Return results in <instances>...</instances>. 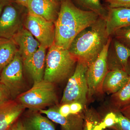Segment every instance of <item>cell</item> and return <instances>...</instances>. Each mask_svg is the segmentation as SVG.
I'll use <instances>...</instances> for the list:
<instances>
[{
    "label": "cell",
    "instance_id": "6da1fadb",
    "mask_svg": "<svg viewBox=\"0 0 130 130\" xmlns=\"http://www.w3.org/2000/svg\"><path fill=\"white\" fill-rule=\"evenodd\" d=\"M99 18L94 12L79 8L72 0H62L58 18L54 23V44L68 49L77 35L92 25Z\"/></svg>",
    "mask_w": 130,
    "mask_h": 130
},
{
    "label": "cell",
    "instance_id": "7a4b0ae2",
    "mask_svg": "<svg viewBox=\"0 0 130 130\" xmlns=\"http://www.w3.org/2000/svg\"><path fill=\"white\" fill-rule=\"evenodd\" d=\"M111 37L107 33L105 20L100 17L77 35L68 50L78 61L88 67L96 59Z\"/></svg>",
    "mask_w": 130,
    "mask_h": 130
},
{
    "label": "cell",
    "instance_id": "3957f363",
    "mask_svg": "<svg viewBox=\"0 0 130 130\" xmlns=\"http://www.w3.org/2000/svg\"><path fill=\"white\" fill-rule=\"evenodd\" d=\"M77 61L68 49L54 44L49 48L46 56L43 79L55 84L69 79L74 72Z\"/></svg>",
    "mask_w": 130,
    "mask_h": 130
},
{
    "label": "cell",
    "instance_id": "277c9868",
    "mask_svg": "<svg viewBox=\"0 0 130 130\" xmlns=\"http://www.w3.org/2000/svg\"><path fill=\"white\" fill-rule=\"evenodd\" d=\"M15 100L25 108L36 111L58 105V103L55 84L44 79L34 83L31 88L21 93Z\"/></svg>",
    "mask_w": 130,
    "mask_h": 130
},
{
    "label": "cell",
    "instance_id": "5b68a950",
    "mask_svg": "<svg viewBox=\"0 0 130 130\" xmlns=\"http://www.w3.org/2000/svg\"><path fill=\"white\" fill-rule=\"evenodd\" d=\"M88 67L85 64L78 61L74 73L68 80L61 101V105L78 102L86 107L88 101V89L86 77Z\"/></svg>",
    "mask_w": 130,
    "mask_h": 130
},
{
    "label": "cell",
    "instance_id": "8992f818",
    "mask_svg": "<svg viewBox=\"0 0 130 130\" xmlns=\"http://www.w3.org/2000/svg\"><path fill=\"white\" fill-rule=\"evenodd\" d=\"M112 38L111 36L96 59L87 68L86 77L88 89V101L96 95L103 93L102 84L108 72L107 55Z\"/></svg>",
    "mask_w": 130,
    "mask_h": 130
},
{
    "label": "cell",
    "instance_id": "52a82bcc",
    "mask_svg": "<svg viewBox=\"0 0 130 130\" xmlns=\"http://www.w3.org/2000/svg\"><path fill=\"white\" fill-rule=\"evenodd\" d=\"M23 67V60L18 51L13 60L1 73L0 82L7 88L14 100L24 92L25 88Z\"/></svg>",
    "mask_w": 130,
    "mask_h": 130
},
{
    "label": "cell",
    "instance_id": "ba28073f",
    "mask_svg": "<svg viewBox=\"0 0 130 130\" xmlns=\"http://www.w3.org/2000/svg\"><path fill=\"white\" fill-rule=\"evenodd\" d=\"M26 29L40 42L47 48L54 44L55 27L54 22L28 13L24 23Z\"/></svg>",
    "mask_w": 130,
    "mask_h": 130
},
{
    "label": "cell",
    "instance_id": "9c48e42d",
    "mask_svg": "<svg viewBox=\"0 0 130 130\" xmlns=\"http://www.w3.org/2000/svg\"><path fill=\"white\" fill-rule=\"evenodd\" d=\"M15 2L6 6L0 16V40H11L22 28L20 12Z\"/></svg>",
    "mask_w": 130,
    "mask_h": 130
},
{
    "label": "cell",
    "instance_id": "30bf717a",
    "mask_svg": "<svg viewBox=\"0 0 130 130\" xmlns=\"http://www.w3.org/2000/svg\"><path fill=\"white\" fill-rule=\"evenodd\" d=\"M130 58V49L112 37L107 55L108 71L121 70L128 73Z\"/></svg>",
    "mask_w": 130,
    "mask_h": 130
},
{
    "label": "cell",
    "instance_id": "8fae6325",
    "mask_svg": "<svg viewBox=\"0 0 130 130\" xmlns=\"http://www.w3.org/2000/svg\"><path fill=\"white\" fill-rule=\"evenodd\" d=\"M58 105L48 109L39 110L41 114L46 115L51 121L59 124L62 130H83L84 121V111L78 114H71L68 117L61 116L58 111Z\"/></svg>",
    "mask_w": 130,
    "mask_h": 130
},
{
    "label": "cell",
    "instance_id": "7c38bea8",
    "mask_svg": "<svg viewBox=\"0 0 130 130\" xmlns=\"http://www.w3.org/2000/svg\"><path fill=\"white\" fill-rule=\"evenodd\" d=\"M46 49L41 45L36 53L23 60L24 67L34 83L40 82L43 79Z\"/></svg>",
    "mask_w": 130,
    "mask_h": 130
},
{
    "label": "cell",
    "instance_id": "4fadbf2b",
    "mask_svg": "<svg viewBox=\"0 0 130 130\" xmlns=\"http://www.w3.org/2000/svg\"><path fill=\"white\" fill-rule=\"evenodd\" d=\"M60 2L56 0H28V13L55 23L58 18Z\"/></svg>",
    "mask_w": 130,
    "mask_h": 130
},
{
    "label": "cell",
    "instance_id": "5bb4252c",
    "mask_svg": "<svg viewBox=\"0 0 130 130\" xmlns=\"http://www.w3.org/2000/svg\"><path fill=\"white\" fill-rule=\"evenodd\" d=\"M105 19L106 29L109 36L117 30L130 26V8L118 7L107 8Z\"/></svg>",
    "mask_w": 130,
    "mask_h": 130
},
{
    "label": "cell",
    "instance_id": "9a60e30c",
    "mask_svg": "<svg viewBox=\"0 0 130 130\" xmlns=\"http://www.w3.org/2000/svg\"><path fill=\"white\" fill-rule=\"evenodd\" d=\"M12 40L18 47L22 60L31 56L40 47V43L26 28H22Z\"/></svg>",
    "mask_w": 130,
    "mask_h": 130
},
{
    "label": "cell",
    "instance_id": "2e32d148",
    "mask_svg": "<svg viewBox=\"0 0 130 130\" xmlns=\"http://www.w3.org/2000/svg\"><path fill=\"white\" fill-rule=\"evenodd\" d=\"M25 108L13 100L0 106V130H8L19 118Z\"/></svg>",
    "mask_w": 130,
    "mask_h": 130
},
{
    "label": "cell",
    "instance_id": "e0dca14e",
    "mask_svg": "<svg viewBox=\"0 0 130 130\" xmlns=\"http://www.w3.org/2000/svg\"><path fill=\"white\" fill-rule=\"evenodd\" d=\"M129 76L123 70L108 71L103 83V92L108 95L116 93L125 84Z\"/></svg>",
    "mask_w": 130,
    "mask_h": 130
},
{
    "label": "cell",
    "instance_id": "ac0fdd59",
    "mask_svg": "<svg viewBox=\"0 0 130 130\" xmlns=\"http://www.w3.org/2000/svg\"><path fill=\"white\" fill-rule=\"evenodd\" d=\"M21 120L25 130H56L51 120L43 116L38 111L29 112Z\"/></svg>",
    "mask_w": 130,
    "mask_h": 130
},
{
    "label": "cell",
    "instance_id": "d6986e66",
    "mask_svg": "<svg viewBox=\"0 0 130 130\" xmlns=\"http://www.w3.org/2000/svg\"><path fill=\"white\" fill-rule=\"evenodd\" d=\"M130 105V76L125 84L111 94L109 101L111 111H119Z\"/></svg>",
    "mask_w": 130,
    "mask_h": 130
},
{
    "label": "cell",
    "instance_id": "ffe728a7",
    "mask_svg": "<svg viewBox=\"0 0 130 130\" xmlns=\"http://www.w3.org/2000/svg\"><path fill=\"white\" fill-rule=\"evenodd\" d=\"M18 50L12 40H0V73L13 59Z\"/></svg>",
    "mask_w": 130,
    "mask_h": 130
},
{
    "label": "cell",
    "instance_id": "44dd1931",
    "mask_svg": "<svg viewBox=\"0 0 130 130\" xmlns=\"http://www.w3.org/2000/svg\"><path fill=\"white\" fill-rule=\"evenodd\" d=\"M79 8L90 11L97 14L100 18L106 19L107 9L102 4L101 0H73Z\"/></svg>",
    "mask_w": 130,
    "mask_h": 130
},
{
    "label": "cell",
    "instance_id": "7402d4cb",
    "mask_svg": "<svg viewBox=\"0 0 130 130\" xmlns=\"http://www.w3.org/2000/svg\"><path fill=\"white\" fill-rule=\"evenodd\" d=\"M102 120L98 113L93 108L85 109L83 130H101L99 125Z\"/></svg>",
    "mask_w": 130,
    "mask_h": 130
},
{
    "label": "cell",
    "instance_id": "603a6c76",
    "mask_svg": "<svg viewBox=\"0 0 130 130\" xmlns=\"http://www.w3.org/2000/svg\"><path fill=\"white\" fill-rule=\"evenodd\" d=\"M113 38L130 49V26L117 30L113 35Z\"/></svg>",
    "mask_w": 130,
    "mask_h": 130
},
{
    "label": "cell",
    "instance_id": "cb8c5ba5",
    "mask_svg": "<svg viewBox=\"0 0 130 130\" xmlns=\"http://www.w3.org/2000/svg\"><path fill=\"white\" fill-rule=\"evenodd\" d=\"M117 117L116 124L109 129L113 130H130V120L119 111H114Z\"/></svg>",
    "mask_w": 130,
    "mask_h": 130
},
{
    "label": "cell",
    "instance_id": "d4e9b609",
    "mask_svg": "<svg viewBox=\"0 0 130 130\" xmlns=\"http://www.w3.org/2000/svg\"><path fill=\"white\" fill-rule=\"evenodd\" d=\"M117 121V117L114 111H111L106 115L104 118L102 120L99 125L101 130L109 129L114 125Z\"/></svg>",
    "mask_w": 130,
    "mask_h": 130
},
{
    "label": "cell",
    "instance_id": "484cf974",
    "mask_svg": "<svg viewBox=\"0 0 130 130\" xmlns=\"http://www.w3.org/2000/svg\"><path fill=\"white\" fill-rule=\"evenodd\" d=\"M13 100L9 90L0 82V106Z\"/></svg>",
    "mask_w": 130,
    "mask_h": 130
},
{
    "label": "cell",
    "instance_id": "4316f807",
    "mask_svg": "<svg viewBox=\"0 0 130 130\" xmlns=\"http://www.w3.org/2000/svg\"><path fill=\"white\" fill-rule=\"evenodd\" d=\"M110 8L123 7L130 8V0H104Z\"/></svg>",
    "mask_w": 130,
    "mask_h": 130
},
{
    "label": "cell",
    "instance_id": "83f0119b",
    "mask_svg": "<svg viewBox=\"0 0 130 130\" xmlns=\"http://www.w3.org/2000/svg\"><path fill=\"white\" fill-rule=\"evenodd\" d=\"M70 104V111L71 114H78L83 112L85 110V106L81 103L74 102Z\"/></svg>",
    "mask_w": 130,
    "mask_h": 130
},
{
    "label": "cell",
    "instance_id": "f1b7e54d",
    "mask_svg": "<svg viewBox=\"0 0 130 130\" xmlns=\"http://www.w3.org/2000/svg\"><path fill=\"white\" fill-rule=\"evenodd\" d=\"M58 110L61 115L64 117H68L71 114L70 104L69 103H65L61 105L58 107Z\"/></svg>",
    "mask_w": 130,
    "mask_h": 130
},
{
    "label": "cell",
    "instance_id": "f546056e",
    "mask_svg": "<svg viewBox=\"0 0 130 130\" xmlns=\"http://www.w3.org/2000/svg\"><path fill=\"white\" fill-rule=\"evenodd\" d=\"M14 2V0H0V16L6 7Z\"/></svg>",
    "mask_w": 130,
    "mask_h": 130
},
{
    "label": "cell",
    "instance_id": "4dcf8cb0",
    "mask_svg": "<svg viewBox=\"0 0 130 130\" xmlns=\"http://www.w3.org/2000/svg\"><path fill=\"white\" fill-rule=\"evenodd\" d=\"M11 130H25L21 119H19L13 125Z\"/></svg>",
    "mask_w": 130,
    "mask_h": 130
},
{
    "label": "cell",
    "instance_id": "1f68e13d",
    "mask_svg": "<svg viewBox=\"0 0 130 130\" xmlns=\"http://www.w3.org/2000/svg\"><path fill=\"white\" fill-rule=\"evenodd\" d=\"M124 116L130 120V105L119 111Z\"/></svg>",
    "mask_w": 130,
    "mask_h": 130
},
{
    "label": "cell",
    "instance_id": "d6a6232c",
    "mask_svg": "<svg viewBox=\"0 0 130 130\" xmlns=\"http://www.w3.org/2000/svg\"><path fill=\"white\" fill-rule=\"evenodd\" d=\"M28 0H14L15 2L19 5L26 7Z\"/></svg>",
    "mask_w": 130,
    "mask_h": 130
},
{
    "label": "cell",
    "instance_id": "836d02e7",
    "mask_svg": "<svg viewBox=\"0 0 130 130\" xmlns=\"http://www.w3.org/2000/svg\"><path fill=\"white\" fill-rule=\"evenodd\" d=\"M128 73L130 76V58L128 63Z\"/></svg>",
    "mask_w": 130,
    "mask_h": 130
},
{
    "label": "cell",
    "instance_id": "e575fe53",
    "mask_svg": "<svg viewBox=\"0 0 130 130\" xmlns=\"http://www.w3.org/2000/svg\"><path fill=\"white\" fill-rule=\"evenodd\" d=\"M56 1H57L59 2H60L62 0H56Z\"/></svg>",
    "mask_w": 130,
    "mask_h": 130
},
{
    "label": "cell",
    "instance_id": "d590c367",
    "mask_svg": "<svg viewBox=\"0 0 130 130\" xmlns=\"http://www.w3.org/2000/svg\"><path fill=\"white\" fill-rule=\"evenodd\" d=\"M11 127L10 128H9V129L8 130H11Z\"/></svg>",
    "mask_w": 130,
    "mask_h": 130
},
{
    "label": "cell",
    "instance_id": "8d00e7d4",
    "mask_svg": "<svg viewBox=\"0 0 130 130\" xmlns=\"http://www.w3.org/2000/svg\"><path fill=\"white\" fill-rule=\"evenodd\" d=\"M109 130V129H108V130Z\"/></svg>",
    "mask_w": 130,
    "mask_h": 130
}]
</instances>
